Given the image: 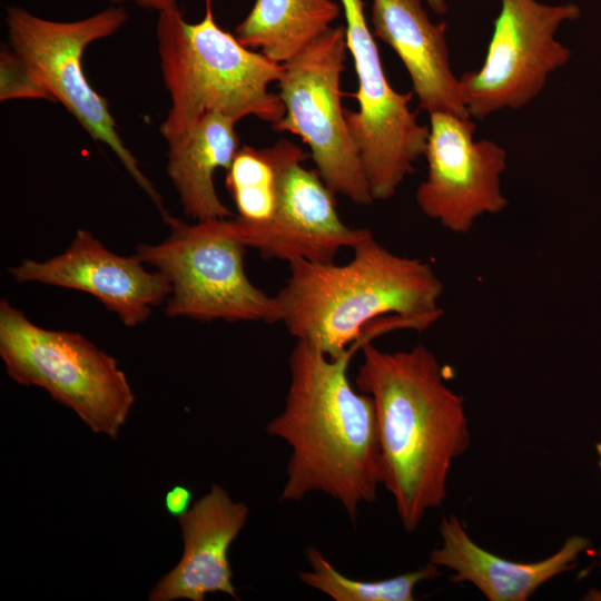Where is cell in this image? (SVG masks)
Listing matches in <instances>:
<instances>
[{"label": "cell", "instance_id": "ba28073f", "mask_svg": "<svg viewBox=\"0 0 601 601\" xmlns=\"http://www.w3.org/2000/svg\"><path fill=\"white\" fill-rule=\"evenodd\" d=\"M346 30L332 27L282 63L277 81L284 116L272 129L297 135L309 147L326 186L357 205L374 201L342 106Z\"/></svg>", "mask_w": 601, "mask_h": 601}, {"label": "cell", "instance_id": "ac0fdd59", "mask_svg": "<svg viewBox=\"0 0 601 601\" xmlns=\"http://www.w3.org/2000/svg\"><path fill=\"white\" fill-rule=\"evenodd\" d=\"M339 13L334 0H256L235 37L282 65L332 28Z\"/></svg>", "mask_w": 601, "mask_h": 601}, {"label": "cell", "instance_id": "3957f363", "mask_svg": "<svg viewBox=\"0 0 601 601\" xmlns=\"http://www.w3.org/2000/svg\"><path fill=\"white\" fill-rule=\"evenodd\" d=\"M352 248L353 258L343 265L288 263L289 277L276 295L288 332L331 358L386 314L407 318L418 329L442 314L443 283L430 264L392 253L373 233Z\"/></svg>", "mask_w": 601, "mask_h": 601}, {"label": "cell", "instance_id": "e0dca14e", "mask_svg": "<svg viewBox=\"0 0 601 601\" xmlns=\"http://www.w3.org/2000/svg\"><path fill=\"white\" fill-rule=\"evenodd\" d=\"M236 122L219 112L207 114L183 140L169 145L167 175L185 214L198 221L233 217L216 193L214 174L227 170L239 149Z\"/></svg>", "mask_w": 601, "mask_h": 601}, {"label": "cell", "instance_id": "4fadbf2b", "mask_svg": "<svg viewBox=\"0 0 601 601\" xmlns=\"http://www.w3.org/2000/svg\"><path fill=\"white\" fill-rule=\"evenodd\" d=\"M18 283H41L88 293L120 322L137 326L152 307L168 298L171 287L159 272L149 273L135 254L108 250L90 231L79 229L69 247L45 262L24 259L9 269Z\"/></svg>", "mask_w": 601, "mask_h": 601}, {"label": "cell", "instance_id": "7402d4cb", "mask_svg": "<svg viewBox=\"0 0 601 601\" xmlns=\"http://www.w3.org/2000/svg\"><path fill=\"white\" fill-rule=\"evenodd\" d=\"M193 499L191 491L184 485H175L165 496V506L168 513L179 518L189 510V504Z\"/></svg>", "mask_w": 601, "mask_h": 601}, {"label": "cell", "instance_id": "8992f818", "mask_svg": "<svg viewBox=\"0 0 601 601\" xmlns=\"http://www.w3.org/2000/svg\"><path fill=\"white\" fill-rule=\"evenodd\" d=\"M169 236L156 245L139 244L136 255L170 284L165 314L201 322H280L276 296L257 288L244 268L246 246L230 220L209 219L189 225L164 218Z\"/></svg>", "mask_w": 601, "mask_h": 601}, {"label": "cell", "instance_id": "2e32d148", "mask_svg": "<svg viewBox=\"0 0 601 601\" xmlns=\"http://www.w3.org/2000/svg\"><path fill=\"white\" fill-rule=\"evenodd\" d=\"M441 545L431 551L428 562L454 572L453 582L472 583L490 601H526L541 585L575 566L590 541L569 536L560 550L536 562L503 559L480 546L456 515L440 524Z\"/></svg>", "mask_w": 601, "mask_h": 601}, {"label": "cell", "instance_id": "5bb4252c", "mask_svg": "<svg viewBox=\"0 0 601 601\" xmlns=\"http://www.w3.org/2000/svg\"><path fill=\"white\" fill-rule=\"evenodd\" d=\"M248 506L236 502L219 484L178 518L184 550L177 565L150 591L149 601L187 599L204 601L208 593H225L236 600L229 548L245 526Z\"/></svg>", "mask_w": 601, "mask_h": 601}, {"label": "cell", "instance_id": "277c9868", "mask_svg": "<svg viewBox=\"0 0 601 601\" xmlns=\"http://www.w3.org/2000/svg\"><path fill=\"white\" fill-rule=\"evenodd\" d=\"M156 37L160 69L170 108L159 127L168 146L183 140L207 114L219 112L239 121L255 116L274 124L285 114L278 93L282 65L247 49L221 29L205 0V16L186 21L180 9L158 13Z\"/></svg>", "mask_w": 601, "mask_h": 601}, {"label": "cell", "instance_id": "7a4b0ae2", "mask_svg": "<svg viewBox=\"0 0 601 601\" xmlns=\"http://www.w3.org/2000/svg\"><path fill=\"white\" fill-rule=\"evenodd\" d=\"M362 349L355 383L375 405L382 484L412 533L445 501L452 463L470 446L464 400L424 345L384 352L368 342Z\"/></svg>", "mask_w": 601, "mask_h": 601}, {"label": "cell", "instance_id": "5b68a950", "mask_svg": "<svg viewBox=\"0 0 601 601\" xmlns=\"http://www.w3.org/2000/svg\"><path fill=\"white\" fill-rule=\"evenodd\" d=\"M0 357L11 380L46 390L93 433L112 440L135 403L115 357L78 333L36 325L7 299L0 302Z\"/></svg>", "mask_w": 601, "mask_h": 601}, {"label": "cell", "instance_id": "603a6c76", "mask_svg": "<svg viewBox=\"0 0 601 601\" xmlns=\"http://www.w3.org/2000/svg\"><path fill=\"white\" fill-rule=\"evenodd\" d=\"M112 3L116 4H122L126 2H132L136 6H139L144 9H150L154 11L164 12V11H173L176 9H179L177 4V0H109Z\"/></svg>", "mask_w": 601, "mask_h": 601}, {"label": "cell", "instance_id": "44dd1931", "mask_svg": "<svg viewBox=\"0 0 601 601\" xmlns=\"http://www.w3.org/2000/svg\"><path fill=\"white\" fill-rule=\"evenodd\" d=\"M1 100L10 98H42L52 100L35 79L26 63L11 47L1 50Z\"/></svg>", "mask_w": 601, "mask_h": 601}, {"label": "cell", "instance_id": "7c38bea8", "mask_svg": "<svg viewBox=\"0 0 601 601\" xmlns=\"http://www.w3.org/2000/svg\"><path fill=\"white\" fill-rule=\"evenodd\" d=\"M277 180L273 214L268 221L249 228L230 224L246 246L264 258L290 263L303 259L332 263L343 247H353L372 234L367 228L345 225L336 210L335 194L317 170L302 162L306 154L289 140L274 144Z\"/></svg>", "mask_w": 601, "mask_h": 601}, {"label": "cell", "instance_id": "9a60e30c", "mask_svg": "<svg viewBox=\"0 0 601 601\" xmlns=\"http://www.w3.org/2000/svg\"><path fill=\"white\" fill-rule=\"evenodd\" d=\"M372 27L403 62L420 109L470 117L450 62L446 22H432L422 0H373Z\"/></svg>", "mask_w": 601, "mask_h": 601}, {"label": "cell", "instance_id": "d6986e66", "mask_svg": "<svg viewBox=\"0 0 601 601\" xmlns=\"http://www.w3.org/2000/svg\"><path fill=\"white\" fill-rule=\"evenodd\" d=\"M276 180L277 154L274 145L238 149L225 180L237 208V215L231 218L237 227H256L269 220L275 204Z\"/></svg>", "mask_w": 601, "mask_h": 601}, {"label": "cell", "instance_id": "cb8c5ba5", "mask_svg": "<svg viewBox=\"0 0 601 601\" xmlns=\"http://www.w3.org/2000/svg\"><path fill=\"white\" fill-rule=\"evenodd\" d=\"M428 7L437 14H444L447 12V4L445 0H425Z\"/></svg>", "mask_w": 601, "mask_h": 601}, {"label": "cell", "instance_id": "8fae6325", "mask_svg": "<svg viewBox=\"0 0 601 601\" xmlns=\"http://www.w3.org/2000/svg\"><path fill=\"white\" fill-rule=\"evenodd\" d=\"M475 129L471 117L430 114L427 175L417 187L416 204L455 234L470 231L479 217L508 206L501 189L506 150L489 139L475 140Z\"/></svg>", "mask_w": 601, "mask_h": 601}, {"label": "cell", "instance_id": "6da1fadb", "mask_svg": "<svg viewBox=\"0 0 601 601\" xmlns=\"http://www.w3.org/2000/svg\"><path fill=\"white\" fill-rule=\"evenodd\" d=\"M391 329L387 319L374 321L335 358L296 339L284 408L266 425L267 434L290 447L279 501H302L321 492L355 521L361 505L376 500L382 484L376 410L370 395L353 388L347 371L358 348Z\"/></svg>", "mask_w": 601, "mask_h": 601}, {"label": "cell", "instance_id": "52a82bcc", "mask_svg": "<svg viewBox=\"0 0 601 601\" xmlns=\"http://www.w3.org/2000/svg\"><path fill=\"white\" fill-rule=\"evenodd\" d=\"M128 20L127 10L117 6L75 21H55L23 8L9 7L6 22L10 47L35 79L79 121L92 139L107 145L137 185L168 215L161 196L142 174L139 162L117 131L107 100L88 82L81 65L86 48L118 31Z\"/></svg>", "mask_w": 601, "mask_h": 601}, {"label": "cell", "instance_id": "30bf717a", "mask_svg": "<svg viewBox=\"0 0 601 601\" xmlns=\"http://www.w3.org/2000/svg\"><path fill=\"white\" fill-rule=\"evenodd\" d=\"M580 13L575 3L501 0L483 63L460 77L470 117L483 120L538 97L549 76L571 58L570 49L555 39L558 29Z\"/></svg>", "mask_w": 601, "mask_h": 601}, {"label": "cell", "instance_id": "484cf974", "mask_svg": "<svg viewBox=\"0 0 601 601\" xmlns=\"http://www.w3.org/2000/svg\"><path fill=\"white\" fill-rule=\"evenodd\" d=\"M595 449H597V452H598V455H599V464H600V467H601V443H598Z\"/></svg>", "mask_w": 601, "mask_h": 601}, {"label": "cell", "instance_id": "ffe728a7", "mask_svg": "<svg viewBox=\"0 0 601 601\" xmlns=\"http://www.w3.org/2000/svg\"><path fill=\"white\" fill-rule=\"evenodd\" d=\"M309 571L298 573L299 580L335 601H412L415 587L441 575L440 568L430 563L393 578L377 581L351 579L339 573L315 546L306 551Z\"/></svg>", "mask_w": 601, "mask_h": 601}, {"label": "cell", "instance_id": "d4e9b609", "mask_svg": "<svg viewBox=\"0 0 601 601\" xmlns=\"http://www.w3.org/2000/svg\"><path fill=\"white\" fill-rule=\"evenodd\" d=\"M600 570H601V552H600ZM588 600H601V592L598 590H591L587 595Z\"/></svg>", "mask_w": 601, "mask_h": 601}, {"label": "cell", "instance_id": "9c48e42d", "mask_svg": "<svg viewBox=\"0 0 601 601\" xmlns=\"http://www.w3.org/2000/svg\"><path fill=\"white\" fill-rule=\"evenodd\" d=\"M346 20V42L358 80L353 97L357 110L344 109L374 200L391 198L414 164L424 156L428 126L418 122L410 102L413 93L396 91L388 82L372 35L363 0H339Z\"/></svg>", "mask_w": 601, "mask_h": 601}]
</instances>
